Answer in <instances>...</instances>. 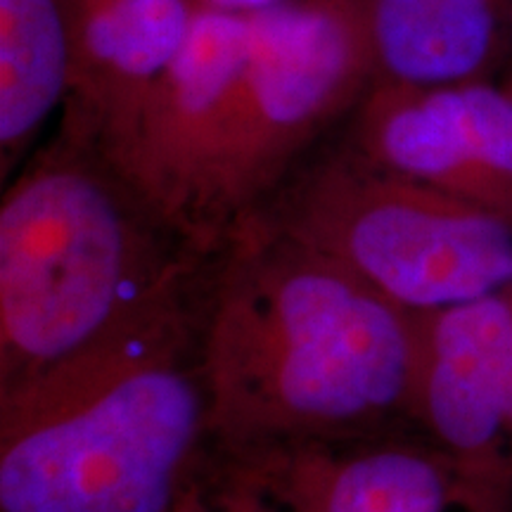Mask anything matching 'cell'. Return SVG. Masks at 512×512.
<instances>
[{
  "label": "cell",
  "instance_id": "obj_2",
  "mask_svg": "<svg viewBox=\"0 0 512 512\" xmlns=\"http://www.w3.org/2000/svg\"><path fill=\"white\" fill-rule=\"evenodd\" d=\"M209 266L98 347L0 394V512L185 501L216 451L202 358Z\"/></svg>",
  "mask_w": 512,
  "mask_h": 512
},
{
  "label": "cell",
  "instance_id": "obj_7",
  "mask_svg": "<svg viewBox=\"0 0 512 512\" xmlns=\"http://www.w3.org/2000/svg\"><path fill=\"white\" fill-rule=\"evenodd\" d=\"M512 287L420 313L413 425L444 460L458 512H512Z\"/></svg>",
  "mask_w": 512,
  "mask_h": 512
},
{
  "label": "cell",
  "instance_id": "obj_6",
  "mask_svg": "<svg viewBox=\"0 0 512 512\" xmlns=\"http://www.w3.org/2000/svg\"><path fill=\"white\" fill-rule=\"evenodd\" d=\"M252 46L254 15L197 8L181 50L126 124L100 147L119 174L200 254L211 159Z\"/></svg>",
  "mask_w": 512,
  "mask_h": 512
},
{
  "label": "cell",
  "instance_id": "obj_12",
  "mask_svg": "<svg viewBox=\"0 0 512 512\" xmlns=\"http://www.w3.org/2000/svg\"><path fill=\"white\" fill-rule=\"evenodd\" d=\"M81 0H0V178L34 155L69 88Z\"/></svg>",
  "mask_w": 512,
  "mask_h": 512
},
{
  "label": "cell",
  "instance_id": "obj_8",
  "mask_svg": "<svg viewBox=\"0 0 512 512\" xmlns=\"http://www.w3.org/2000/svg\"><path fill=\"white\" fill-rule=\"evenodd\" d=\"M342 138L382 169L512 223V93L501 81L373 83Z\"/></svg>",
  "mask_w": 512,
  "mask_h": 512
},
{
  "label": "cell",
  "instance_id": "obj_1",
  "mask_svg": "<svg viewBox=\"0 0 512 512\" xmlns=\"http://www.w3.org/2000/svg\"><path fill=\"white\" fill-rule=\"evenodd\" d=\"M202 358L219 451L415 427L420 313L259 216L211 259Z\"/></svg>",
  "mask_w": 512,
  "mask_h": 512
},
{
  "label": "cell",
  "instance_id": "obj_13",
  "mask_svg": "<svg viewBox=\"0 0 512 512\" xmlns=\"http://www.w3.org/2000/svg\"><path fill=\"white\" fill-rule=\"evenodd\" d=\"M174 512H287L259 479L219 448Z\"/></svg>",
  "mask_w": 512,
  "mask_h": 512
},
{
  "label": "cell",
  "instance_id": "obj_9",
  "mask_svg": "<svg viewBox=\"0 0 512 512\" xmlns=\"http://www.w3.org/2000/svg\"><path fill=\"white\" fill-rule=\"evenodd\" d=\"M226 456L287 512H458L444 460L415 427Z\"/></svg>",
  "mask_w": 512,
  "mask_h": 512
},
{
  "label": "cell",
  "instance_id": "obj_10",
  "mask_svg": "<svg viewBox=\"0 0 512 512\" xmlns=\"http://www.w3.org/2000/svg\"><path fill=\"white\" fill-rule=\"evenodd\" d=\"M195 12L192 0H81L57 128L100 150L181 50Z\"/></svg>",
  "mask_w": 512,
  "mask_h": 512
},
{
  "label": "cell",
  "instance_id": "obj_16",
  "mask_svg": "<svg viewBox=\"0 0 512 512\" xmlns=\"http://www.w3.org/2000/svg\"><path fill=\"white\" fill-rule=\"evenodd\" d=\"M510 422H512V370H510Z\"/></svg>",
  "mask_w": 512,
  "mask_h": 512
},
{
  "label": "cell",
  "instance_id": "obj_15",
  "mask_svg": "<svg viewBox=\"0 0 512 512\" xmlns=\"http://www.w3.org/2000/svg\"><path fill=\"white\" fill-rule=\"evenodd\" d=\"M498 81H501V86L505 88V91H510V93H512V64H510L508 69H505V74H503L501 79H498Z\"/></svg>",
  "mask_w": 512,
  "mask_h": 512
},
{
  "label": "cell",
  "instance_id": "obj_4",
  "mask_svg": "<svg viewBox=\"0 0 512 512\" xmlns=\"http://www.w3.org/2000/svg\"><path fill=\"white\" fill-rule=\"evenodd\" d=\"M254 216L413 313L512 287L508 219L382 169L342 136L311 152Z\"/></svg>",
  "mask_w": 512,
  "mask_h": 512
},
{
  "label": "cell",
  "instance_id": "obj_14",
  "mask_svg": "<svg viewBox=\"0 0 512 512\" xmlns=\"http://www.w3.org/2000/svg\"><path fill=\"white\" fill-rule=\"evenodd\" d=\"M195 8L214 10V12H233V15H256L280 5L294 3V0H192Z\"/></svg>",
  "mask_w": 512,
  "mask_h": 512
},
{
  "label": "cell",
  "instance_id": "obj_3",
  "mask_svg": "<svg viewBox=\"0 0 512 512\" xmlns=\"http://www.w3.org/2000/svg\"><path fill=\"white\" fill-rule=\"evenodd\" d=\"M211 259L98 147L55 128L3 183L0 394L98 347Z\"/></svg>",
  "mask_w": 512,
  "mask_h": 512
},
{
  "label": "cell",
  "instance_id": "obj_5",
  "mask_svg": "<svg viewBox=\"0 0 512 512\" xmlns=\"http://www.w3.org/2000/svg\"><path fill=\"white\" fill-rule=\"evenodd\" d=\"M375 81L358 0L256 12L254 46L211 159L200 247L216 256Z\"/></svg>",
  "mask_w": 512,
  "mask_h": 512
},
{
  "label": "cell",
  "instance_id": "obj_11",
  "mask_svg": "<svg viewBox=\"0 0 512 512\" xmlns=\"http://www.w3.org/2000/svg\"><path fill=\"white\" fill-rule=\"evenodd\" d=\"M373 83L498 81L512 64V0H358Z\"/></svg>",
  "mask_w": 512,
  "mask_h": 512
}]
</instances>
